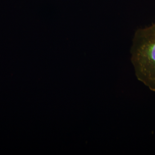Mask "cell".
I'll return each instance as SVG.
<instances>
[{"mask_svg": "<svg viewBox=\"0 0 155 155\" xmlns=\"http://www.w3.org/2000/svg\"><path fill=\"white\" fill-rule=\"evenodd\" d=\"M130 53L137 79L155 92V22L135 31Z\"/></svg>", "mask_w": 155, "mask_h": 155, "instance_id": "obj_1", "label": "cell"}]
</instances>
